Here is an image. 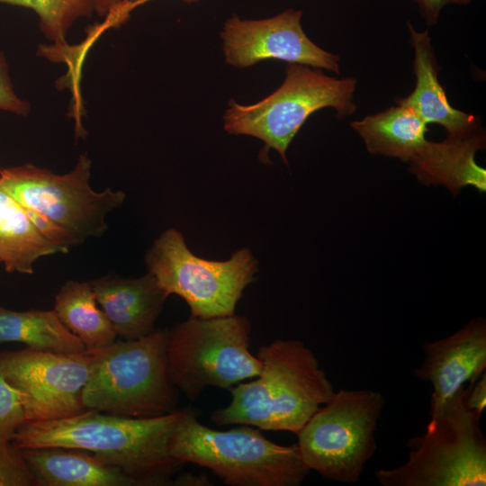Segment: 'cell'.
<instances>
[{
  "label": "cell",
  "mask_w": 486,
  "mask_h": 486,
  "mask_svg": "<svg viewBox=\"0 0 486 486\" xmlns=\"http://www.w3.org/2000/svg\"><path fill=\"white\" fill-rule=\"evenodd\" d=\"M168 452L183 464L210 470L230 486H298L310 472L297 444L277 445L248 425L215 430L188 409L169 437Z\"/></svg>",
  "instance_id": "3957f363"
},
{
  "label": "cell",
  "mask_w": 486,
  "mask_h": 486,
  "mask_svg": "<svg viewBox=\"0 0 486 486\" xmlns=\"http://www.w3.org/2000/svg\"><path fill=\"white\" fill-rule=\"evenodd\" d=\"M145 263L168 296H180L191 316L202 318L235 314L244 290L258 270V261L248 248L238 249L225 261L197 256L183 234L173 228L155 239Z\"/></svg>",
  "instance_id": "9c48e42d"
},
{
  "label": "cell",
  "mask_w": 486,
  "mask_h": 486,
  "mask_svg": "<svg viewBox=\"0 0 486 486\" xmlns=\"http://www.w3.org/2000/svg\"><path fill=\"white\" fill-rule=\"evenodd\" d=\"M428 123L410 108L398 104L382 112L350 123L373 155L410 162V172L425 183L443 156V142L426 139Z\"/></svg>",
  "instance_id": "5bb4252c"
},
{
  "label": "cell",
  "mask_w": 486,
  "mask_h": 486,
  "mask_svg": "<svg viewBox=\"0 0 486 486\" xmlns=\"http://www.w3.org/2000/svg\"><path fill=\"white\" fill-rule=\"evenodd\" d=\"M418 11L428 26L435 25L438 20L445 0H414Z\"/></svg>",
  "instance_id": "484cf974"
},
{
  "label": "cell",
  "mask_w": 486,
  "mask_h": 486,
  "mask_svg": "<svg viewBox=\"0 0 486 486\" xmlns=\"http://www.w3.org/2000/svg\"><path fill=\"white\" fill-rule=\"evenodd\" d=\"M174 485H184V486H194V485H210V481L207 477L201 475H195L192 473H184L178 476L176 480L173 481Z\"/></svg>",
  "instance_id": "83f0119b"
},
{
  "label": "cell",
  "mask_w": 486,
  "mask_h": 486,
  "mask_svg": "<svg viewBox=\"0 0 486 486\" xmlns=\"http://www.w3.org/2000/svg\"><path fill=\"white\" fill-rule=\"evenodd\" d=\"M0 3L34 11L41 32L56 48L68 45L67 34L79 18L90 17L94 13V0H0Z\"/></svg>",
  "instance_id": "44dd1931"
},
{
  "label": "cell",
  "mask_w": 486,
  "mask_h": 486,
  "mask_svg": "<svg viewBox=\"0 0 486 486\" xmlns=\"http://www.w3.org/2000/svg\"><path fill=\"white\" fill-rule=\"evenodd\" d=\"M53 310L86 350L100 349L116 340L117 334L106 314L97 306L89 282H66L56 294Z\"/></svg>",
  "instance_id": "d6986e66"
},
{
  "label": "cell",
  "mask_w": 486,
  "mask_h": 486,
  "mask_svg": "<svg viewBox=\"0 0 486 486\" xmlns=\"http://www.w3.org/2000/svg\"><path fill=\"white\" fill-rule=\"evenodd\" d=\"M356 86L354 78L338 79L309 66L289 63L283 84L268 96L248 105L230 100L223 127L229 134L261 140L287 164V148L310 114L326 107L334 108L339 117L355 112Z\"/></svg>",
  "instance_id": "52a82bcc"
},
{
  "label": "cell",
  "mask_w": 486,
  "mask_h": 486,
  "mask_svg": "<svg viewBox=\"0 0 486 486\" xmlns=\"http://www.w3.org/2000/svg\"><path fill=\"white\" fill-rule=\"evenodd\" d=\"M445 1H446V4H459V5L468 4L471 2V0H445Z\"/></svg>",
  "instance_id": "f546056e"
},
{
  "label": "cell",
  "mask_w": 486,
  "mask_h": 486,
  "mask_svg": "<svg viewBox=\"0 0 486 486\" xmlns=\"http://www.w3.org/2000/svg\"><path fill=\"white\" fill-rule=\"evenodd\" d=\"M0 486H36L22 448L13 440L0 441Z\"/></svg>",
  "instance_id": "7402d4cb"
},
{
  "label": "cell",
  "mask_w": 486,
  "mask_h": 486,
  "mask_svg": "<svg viewBox=\"0 0 486 486\" xmlns=\"http://www.w3.org/2000/svg\"><path fill=\"white\" fill-rule=\"evenodd\" d=\"M0 110L22 115L30 110L29 104L15 94L8 74L7 63L2 54H0Z\"/></svg>",
  "instance_id": "cb8c5ba5"
},
{
  "label": "cell",
  "mask_w": 486,
  "mask_h": 486,
  "mask_svg": "<svg viewBox=\"0 0 486 486\" xmlns=\"http://www.w3.org/2000/svg\"><path fill=\"white\" fill-rule=\"evenodd\" d=\"M408 29L415 52L416 86L407 97L397 100L398 104L410 108L426 123L440 124L449 140H466L484 134L477 117L449 104L437 78L438 66L428 32H417L410 21Z\"/></svg>",
  "instance_id": "2e32d148"
},
{
  "label": "cell",
  "mask_w": 486,
  "mask_h": 486,
  "mask_svg": "<svg viewBox=\"0 0 486 486\" xmlns=\"http://www.w3.org/2000/svg\"><path fill=\"white\" fill-rule=\"evenodd\" d=\"M384 402L382 393L369 389L335 392L297 434L307 468L337 482H358L376 451Z\"/></svg>",
  "instance_id": "ba28073f"
},
{
  "label": "cell",
  "mask_w": 486,
  "mask_h": 486,
  "mask_svg": "<svg viewBox=\"0 0 486 486\" xmlns=\"http://www.w3.org/2000/svg\"><path fill=\"white\" fill-rule=\"evenodd\" d=\"M251 324L236 314L194 317L168 329L166 359L171 383L191 400L206 387L230 390L261 371L251 354Z\"/></svg>",
  "instance_id": "8992f818"
},
{
  "label": "cell",
  "mask_w": 486,
  "mask_h": 486,
  "mask_svg": "<svg viewBox=\"0 0 486 486\" xmlns=\"http://www.w3.org/2000/svg\"><path fill=\"white\" fill-rule=\"evenodd\" d=\"M479 378V381L469 384L466 403L468 408L481 418L486 406V373Z\"/></svg>",
  "instance_id": "d4e9b609"
},
{
  "label": "cell",
  "mask_w": 486,
  "mask_h": 486,
  "mask_svg": "<svg viewBox=\"0 0 486 486\" xmlns=\"http://www.w3.org/2000/svg\"><path fill=\"white\" fill-rule=\"evenodd\" d=\"M256 357L259 374L231 387L230 402L212 411V422L297 435L335 393L331 382L311 349L298 339L263 345Z\"/></svg>",
  "instance_id": "7a4b0ae2"
},
{
  "label": "cell",
  "mask_w": 486,
  "mask_h": 486,
  "mask_svg": "<svg viewBox=\"0 0 486 486\" xmlns=\"http://www.w3.org/2000/svg\"><path fill=\"white\" fill-rule=\"evenodd\" d=\"M22 450L36 486L139 485L120 468L105 464L82 449L38 447Z\"/></svg>",
  "instance_id": "e0dca14e"
},
{
  "label": "cell",
  "mask_w": 486,
  "mask_h": 486,
  "mask_svg": "<svg viewBox=\"0 0 486 486\" xmlns=\"http://www.w3.org/2000/svg\"><path fill=\"white\" fill-rule=\"evenodd\" d=\"M184 410L152 418H130L95 410L45 421L24 422L13 441L22 449H82L116 466L139 485L172 484L183 465L168 452L169 437Z\"/></svg>",
  "instance_id": "6da1fadb"
},
{
  "label": "cell",
  "mask_w": 486,
  "mask_h": 486,
  "mask_svg": "<svg viewBox=\"0 0 486 486\" xmlns=\"http://www.w3.org/2000/svg\"><path fill=\"white\" fill-rule=\"evenodd\" d=\"M423 361L414 372L432 387L430 413L486 369V323L472 319L449 337L422 344Z\"/></svg>",
  "instance_id": "4fadbf2b"
},
{
  "label": "cell",
  "mask_w": 486,
  "mask_h": 486,
  "mask_svg": "<svg viewBox=\"0 0 486 486\" xmlns=\"http://www.w3.org/2000/svg\"><path fill=\"white\" fill-rule=\"evenodd\" d=\"M4 342H21L30 348L66 354L86 350L54 310L16 311L0 306V343Z\"/></svg>",
  "instance_id": "ffe728a7"
},
{
  "label": "cell",
  "mask_w": 486,
  "mask_h": 486,
  "mask_svg": "<svg viewBox=\"0 0 486 486\" xmlns=\"http://www.w3.org/2000/svg\"><path fill=\"white\" fill-rule=\"evenodd\" d=\"M88 282L117 336L137 339L155 330L168 294L152 274L139 278L108 274Z\"/></svg>",
  "instance_id": "9a60e30c"
},
{
  "label": "cell",
  "mask_w": 486,
  "mask_h": 486,
  "mask_svg": "<svg viewBox=\"0 0 486 486\" xmlns=\"http://www.w3.org/2000/svg\"><path fill=\"white\" fill-rule=\"evenodd\" d=\"M92 352L57 353L25 347L0 352V374L17 392L25 422L70 418L86 410L82 392Z\"/></svg>",
  "instance_id": "8fae6325"
},
{
  "label": "cell",
  "mask_w": 486,
  "mask_h": 486,
  "mask_svg": "<svg viewBox=\"0 0 486 486\" xmlns=\"http://www.w3.org/2000/svg\"><path fill=\"white\" fill-rule=\"evenodd\" d=\"M461 388L430 413L426 432L410 438L408 460L374 472L382 486H485L486 440L480 417L467 406Z\"/></svg>",
  "instance_id": "5b68a950"
},
{
  "label": "cell",
  "mask_w": 486,
  "mask_h": 486,
  "mask_svg": "<svg viewBox=\"0 0 486 486\" xmlns=\"http://www.w3.org/2000/svg\"><path fill=\"white\" fill-rule=\"evenodd\" d=\"M0 264H1V261H0Z\"/></svg>",
  "instance_id": "4dcf8cb0"
},
{
  "label": "cell",
  "mask_w": 486,
  "mask_h": 486,
  "mask_svg": "<svg viewBox=\"0 0 486 486\" xmlns=\"http://www.w3.org/2000/svg\"><path fill=\"white\" fill-rule=\"evenodd\" d=\"M56 253L66 252L43 238L24 207L0 187V261L5 270L32 274L39 258Z\"/></svg>",
  "instance_id": "ac0fdd59"
},
{
  "label": "cell",
  "mask_w": 486,
  "mask_h": 486,
  "mask_svg": "<svg viewBox=\"0 0 486 486\" xmlns=\"http://www.w3.org/2000/svg\"><path fill=\"white\" fill-rule=\"evenodd\" d=\"M92 162L81 155L74 169L56 175L32 164L0 168V187L22 206L35 211L61 228L72 246L90 237H101L105 218L126 197L122 191L94 192L90 184Z\"/></svg>",
  "instance_id": "30bf717a"
},
{
  "label": "cell",
  "mask_w": 486,
  "mask_h": 486,
  "mask_svg": "<svg viewBox=\"0 0 486 486\" xmlns=\"http://www.w3.org/2000/svg\"><path fill=\"white\" fill-rule=\"evenodd\" d=\"M302 12L287 9L260 20L229 18L220 32L225 61L247 68L274 58L339 74V57L313 43L302 26Z\"/></svg>",
  "instance_id": "7c38bea8"
},
{
  "label": "cell",
  "mask_w": 486,
  "mask_h": 486,
  "mask_svg": "<svg viewBox=\"0 0 486 486\" xmlns=\"http://www.w3.org/2000/svg\"><path fill=\"white\" fill-rule=\"evenodd\" d=\"M138 0H94V13L106 16L113 9L125 4H132Z\"/></svg>",
  "instance_id": "4316f807"
},
{
  "label": "cell",
  "mask_w": 486,
  "mask_h": 486,
  "mask_svg": "<svg viewBox=\"0 0 486 486\" xmlns=\"http://www.w3.org/2000/svg\"><path fill=\"white\" fill-rule=\"evenodd\" d=\"M168 329L137 339L115 340L92 350L90 373L82 392L86 410L152 418L175 410L176 387L167 373Z\"/></svg>",
  "instance_id": "277c9868"
},
{
  "label": "cell",
  "mask_w": 486,
  "mask_h": 486,
  "mask_svg": "<svg viewBox=\"0 0 486 486\" xmlns=\"http://www.w3.org/2000/svg\"><path fill=\"white\" fill-rule=\"evenodd\" d=\"M25 421L17 392L0 374V441H12Z\"/></svg>",
  "instance_id": "603a6c76"
},
{
  "label": "cell",
  "mask_w": 486,
  "mask_h": 486,
  "mask_svg": "<svg viewBox=\"0 0 486 486\" xmlns=\"http://www.w3.org/2000/svg\"><path fill=\"white\" fill-rule=\"evenodd\" d=\"M152 0H138L137 2L135 3H132V4H122L119 7L118 9V14L120 15V17L125 21H127V19L129 18L130 13L137 7L148 3V2H150ZM184 3L186 4H194V3H197L201 0H183Z\"/></svg>",
  "instance_id": "f1b7e54d"
}]
</instances>
